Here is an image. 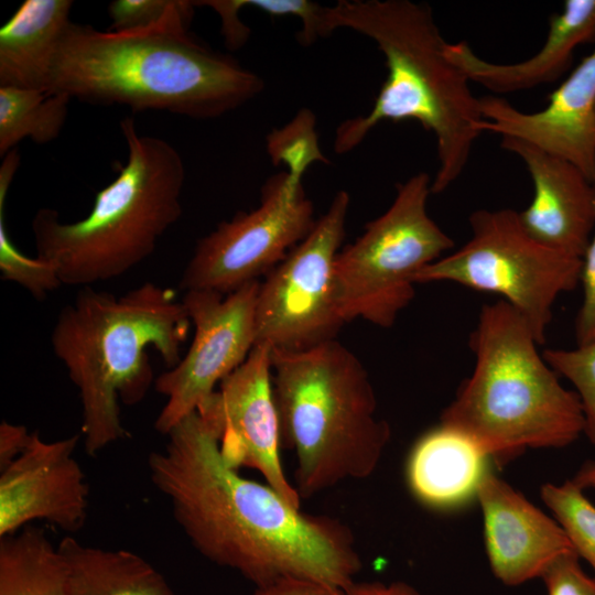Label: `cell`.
<instances>
[{
  "label": "cell",
  "mask_w": 595,
  "mask_h": 595,
  "mask_svg": "<svg viewBox=\"0 0 595 595\" xmlns=\"http://www.w3.org/2000/svg\"><path fill=\"white\" fill-rule=\"evenodd\" d=\"M166 436L164 448L149 455L150 478L204 558L255 586L299 577L344 591L356 581L363 562L349 527L305 513L267 483L242 477L197 412Z\"/></svg>",
  "instance_id": "obj_1"
},
{
  "label": "cell",
  "mask_w": 595,
  "mask_h": 595,
  "mask_svg": "<svg viewBox=\"0 0 595 595\" xmlns=\"http://www.w3.org/2000/svg\"><path fill=\"white\" fill-rule=\"evenodd\" d=\"M194 2L177 0L160 23L100 31L71 22L53 62L48 91L133 111L214 119L256 98L263 79L188 31Z\"/></svg>",
  "instance_id": "obj_2"
},
{
  "label": "cell",
  "mask_w": 595,
  "mask_h": 595,
  "mask_svg": "<svg viewBox=\"0 0 595 595\" xmlns=\"http://www.w3.org/2000/svg\"><path fill=\"white\" fill-rule=\"evenodd\" d=\"M339 28L372 40L388 72L370 111L337 127L334 151L354 150L381 121L415 120L436 142L431 192H444L464 172L484 118L469 79L446 55L447 42L430 7L410 0H339L326 6V36Z\"/></svg>",
  "instance_id": "obj_3"
},
{
  "label": "cell",
  "mask_w": 595,
  "mask_h": 595,
  "mask_svg": "<svg viewBox=\"0 0 595 595\" xmlns=\"http://www.w3.org/2000/svg\"><path fill=\"white\" fill-rule=\"evenodd\" d=\"M191 324L175 292L151 282L119 298L84 286L60 311L51 344L79 391L90 456L127 435L119 402L138 404L155 381L148 349L175 367Z\"/></svg>",
  "instance_id": "obj_4"
},
{
  "label": "cell",
  "mask_w": 595,
  "mask_h": 595,
  "mask_svg": "<svg viewBox=\"0 0 595 595\" xmlns=\"http://www.w3.org/2000/svg\"><path fill=\"white\" fill-rule=\"evenodd\" d=\"M538 345L506 301L483 304L469 335L473 372L440 424L470 439L488 457L574 443L585 430L581 399L562 386Z\"/></svg>",
  "instance_id": "obj_5"
},
{
  "label": "cell",
  "mask_w": 595,
  "mask_h": 595,
  "mask_svg": "<svg viewBox=\"0 0 595 595\" xmlns=\"http://www.w3.org/2000/svg\"><path fill=\"white\" fill-rule=\"evenodd\" d=\"M271 360L282 446L294 453L300 497L369 477L391 430L361 361L336 339L301 351L271 349Z\"/></svg>",
  "instance_id": "obj_6"
},
{
  "label": "cell",
  "mask_w": 595,
  "mask_h": 595,
  "mask_svg": "<svg viewBox=\"0 0 595 595\" xmlns=\"http://www.w3.org/2000/svg\"><path fill=\"white\" fill-rule=\"evenodd\" d=\"M126 165L100 190L90 213L63 223L52 208L32 220L36 257L52 263L67 285L89 286L128 272L155 249L182 215L185 167L167 141L138 132L133 118L120 121Z\"/></svg>",
  "instance_id": "obj_7"
},
{
  "label": "cell",
  "mask_w": 595,
  "mask_h": 595,
  "mask_svg": "<svg viewBox=\"0 0 595 595\" xmlns=\"http://www.w3.org/2000/svg\"><path fill=\"white\" fill-rule=\"evenodd\" d=\"M431 183L419 172L399 184L389 208L338 252L334 292L346 323L360 317L391 327L414 299L416 273L454 247L428 214Z\"/></svg>",
  "instance_id": "obj_8"
},
{
  "label": "cell",
  "mask_w": 595,
  "mask_h": 595,
  "mask_svg": "<svg viewBox=\"0 0 595 595\" xmlns=\"http://www.w3.org/2000/svg\"><path fill=\"white\" fill-rule=\"evenodd\" d=\"M469 225V240L420 270L415 283L446 281L496 293L544 344L556 299L580 283L582 259L533 239L510 208L475 210Z\"/></svg>",
  "instance_id": "obj_9"
},
{
  "label": "cell",
  "mask_w": 595,
  "mask_h": 595,
  "mask_svg": "<svg viewBox=\"0 0 595 595\" xmlns=\"http://www.w3.org/2000/svg\"><path fill=\"white\" fill-rule=\"evenodd\" d=\"M349 203V194L338 191L309 235L260 282L256 345L306 350L335 339L346 323L335 301L334 264Z\"/></svg>",
  "instance_id": "obj_10"
},
{
  "label": "cell",
  "mask_w": 595,
  "mask_h": 595,
  "mask_svg": "<svg viewBox=\"0 0 595 595\" xmlns=\"http://www.w3.org/2000/svg\"><path fill=\"white\" fill-rule=\"evenodd\" d=\"M316 223L302 178L282 171L262 185L259 205L199 239L180 288L229 294L267 275Z\"/></svg>",
  "instance_id": "obj_11"
},
{
  "label": "cell",
  "mask_w": 595,
  "mask_h": 595,
  "mask_svg": "<svg viewBox=\"0 0 595 595\" xmlns=\"http://www.w3.org/2000/svg\"><path fill=\"white\" fill-rule=\"evenodd\" d=\"M260 281L223 295L186 291L182 303L194 326L187 353L161 374L155 390L166 398L154 428L164 435L199 405L234 372L256 345V304Z\"/></svg>",
  "instance_id": "obj_12"
},
{
  "label": "cell",
  "mask_w": 595,
  "mask_h": 595,
  "mask_svg": "<svg viewBox=\"0 0 595 595\" xmlns=\"http://www.w3.org/2000/svg\"><path fill=\"white\" fill-rule=\"evenodd\" d=\"M197 413L214 433L230 466L259 472L288 502L301 507V497L286 478L281 462V428L268 345H255L246 360L199 405Z\"/></svg>",
  "instance_id": "obj_13"
},
{
  "label": "cell",
  "mask_w": 595,
  "mask_h": 595,
  "mask_svg": "<svg viewBox=\"0 0 595 595\" xmlns=\"http://www.w3.org/2000/svg\"><path fill=\"white\" fill-rule=\"evenodd\" d=\"M80 434L46 442L32 433L26 448L0 473V538L44 520L66 532L80 530L89 488L74 456Z\"/></svg>",
  "instance_id": "obj_14"
},
{
  "label": "cell",
  "mask_w": 595,
  "mask_h": 595,
  "mask_svg": "<svg viewBox=\"0 0 595 595\" xmlns=\"http://www.w3.org/2000/svg\"><path fill=\"white\" fill-rule=\"evenodd\" d=\"M479 130L513 137L576 165L595 183V50L549 96L545 108L524 112L497 96L479 98Z\"/></svg>",
  "instance_id": "obj_15"
},
{
  "label": "cell",
  "mask_w": 595,
  "mask_h": 595,
  "mask_svg": "<svg viewBox=\"0 0 595 595\" xmlns=\"http://www.w3.org/2000/svg\"><path fill=\"white\" fill-rule=\"evenodd\" d=\"M475 497L489 566L502 584L517 586L541 578L556 560L576 553L554 517L497 475L487 472Z\"/></svg>",
  "instance_id": "obj_16"
},
{
  "label": "cell",
  "mask_w": 595,
  "mask_h": 595,
  "mask_svg": "<svg viewBox=\"0 0 595 595\" xmlns=\"http://www.w3.org/2000/svg\"><path fill=\"white\" fill-rule=\"evenodd\" d=\"M500 147L521 159L532 180V201L518 212L524 230L582 259L595 229L594 183L572 162L521 139L501 137Z\"/></svg>",
  "instance_id": "obj_17"
},
{
  "label": "cell",
  "mask_w": 595,
  "mask_h": 595,
  "mask_svg": "<svg viewBox=\"0 0 595 595\" xmlns=\"http://www.w3.org/2000/svg\"><path fill=\"white\" fill-rule=\"evenodd\" d=\"M595 40V0H566L552 14L547 40L538 53L512 64L478 56L467 42L446 43L447 57L469 82L496 94L516 93L556 80L570 66L575 48Z\"/></svg>",
  "instance_id": "obj_18"
},
{
  "label": "cell",
  "mask_w": 595,
  "mask_h": 595,
  "mask_svg": "<svg viewBox=\"0 0 595 595\" xmlns=\"http://www.w3.org/2000/svg\"><path fill=\"white\" fill-rule=\"evenodd\" d=\"M488 456L470 439L440 424L422 435L407 463L412 494L424 505L447 509L476 496Z\"/></svg>",
  "instance_id": "obj_19"
},
{
  "label": "cell",
  "mask_w": 595,
  "mask_h": 595,
  "mask_svg": "<svg viewBox=\"0 0 595 595\" xmlns=\"http://www.w3.org/2000/svg\"><path fill=\"white\" fill-rule=\"evenodd\" d=\"M71 0H26L0 30V86L48 91Z\"/></svg>",
  "instance_id": "obj_20"
},
{
  "label": "cell",
  "mask_w": 595,
  "mask_h": 595,
  "mask_svg": "<svg viewBox=\"0 0 595 595\" xmlns=\"http://www.w3.org/2000/svg\"><path fill=\"white\" fill-rule=\"evenodd\" d=\"M57 545L67 567L69 595H175L165 577L132 551L91 547L71 536Z\"/></svg>",
  "instance_id": "obj_21"
},
{
  "label": "cell",
  "mask_w": 595,
  "mask_h": 595,
  "mask_svg": "<svg viewBox=\"0 0 595 595\" xmlns=\"http://www.w3.org/2000/svg\"><path fill=\"white\" fill-rule=\"evenodd\" d=\"M0 595H69L66 563L44 530L0 538Z\"/></svg>",
  "instance_id": "obj_22"
},
{
  "label": "cell",
  "mask_w": 595,
  "mask_h": 595,
  "mask_svg": "<svg viewBox=\"0 0 595 595\" xmlns=\"http://www.w3.org/2000/svg\"><path fill=\"white\" fill-rule=\"evenodd\" d=\"M71 100L63 93L0 86V155L26 138L39 144L56 139Z\"/></svg>",
  "instance_id": "obj_23"
},
{
  "label": "cell",
  "mask_w": 595,
  "mask_h": 595,
  "mask_svg": "<svg viewBox=\"0 0 595 595\" xmlns=\"http://www.w3.org/2000/svg\"><path fill=\"white\" fill-rule=\"evenodd\" d=\"M544 505L566 532L580 559L595 572V505L573 479L543 484Z\"/></svg>",
  "instance_id": "obj_24"
},
{
  "label": "cell",
  "mask_w": 595,
  "mask_h": 595,
  "mask_svg": "<svg viewBox=\"0 0 595 595\" xmlns=\"http://www.w3.org/2000/svg\"><path fill=\"white\" fill-rule=\"evenodd\" d=\"M15 170L0 169V272L4 281L14 282L25 289L36 300L44 299L58 289L63 282L56 268L37 257L29 258L11 241L6 226L4 206L9 186Z\"/></svg>",
  "instance_id": "obj_25"
},
{
  "label": "cell",
  "mask_w": 595,
  "mask_h": 595,
  "mask_svg": "<svg viewBox=\"0 0 595 595\" xmlns=\"http://www.w3.org/2000/svg\"><path fill=\"white\" fill-rule=\"evenodd\" d=\"M266 148L274 166L284 165L286 172L301 178L314 163L329 162L320 149L316 117L309 108L300 109L288 123L273 129L266 138Z\"/></svg>",
  "instance_id": "obj_26"
},
{
  "label": "cell",
  "mask_w": 595,
  "mask_h": 595,
  "mask_svg": "<svg viewBox=\"0 0 595 595\" xmlns=\"http://www.w3.org/2000/svg\"><path fill=\"white\" fill-rule=\"evenodd\" d=\"M542 357L574 386L584 410V435L595 446V343L573 349L547 348Z\"/></svg>",
  "instance_id": "obj_27"
},
{
  "label": "cell",
  "mask_w": 595,
  "mask_h": 595,
  "mask_svg": "<svg viewBox=\"0 0 595 595\" xmlns=\"http://www.w3.org/2000/svg\"><path fill=\"white\" fill-rule=\"evenodd\" d=\"M246 7L259 9L272 17L292 15L300 19L301 31L296 39L303 46H310L325 33V9L310 0H245Z\"/></svg>",
  "instance_id": "obj_28"
},
{
  "label": "cell",
  "mask_w": 595,
  "mask_h": 595,
  "mask_svg": "<svg viewBox=\"0 0 595 595\" xmlns=\"http://www.w3.org/2000/svg\"><path fill=\"white\" fill-rule=\"evenodd\" d=\"M177 0H115L108 6L110 31L148 29L163 21Z\"/></svg>",
  "instance_id": "obj_29"
},
{
  "label": "cell",
  "mask_w": 595,
  "mask_h": 595,
  "mask_svg": "<svg viewBox=\"0 0 595 595\" xmlns=\"http://www.w3.org/2000/svg\"><path fill=\"white\" fill-rule=\"evenodd\" d=\"M541 580L548 595H595V576L585 573L576 553L556 560Z\"/></svg>",
  "instance_id": "obj_30"
},
{
  "label": "cell",
  "mask_w": 595,
  "mask_h": 595,
  "mask_svg": "<svg viewBox=\"0 0 595 595\" xmlns=\"http://www.w3.org/2000/svg\"><path fill=\"white\" fill-rule=\"evenodd\" d=\"M580 283L583 301L575 321V339L577 346H586L595 343V229L582 258Z\"/></svg>",
  "instance_id": "obj_31"
},
{
  "label": "cell",
  "mask_w": 595,
  "mask_h": 595,
  "mask_svg": "<svg viewBox=\"0 0 595 595\" xmlns=\"http://www.w3.org/2000/svg\"><path fill=\"white\" fill-rule=\"evenodd\" d=\"M196 6H205L216 11L221 20V34L229 50H239L248 41L250 29L239 19V12L246 8L245 0H208L193 1Z\"/></svg>",
  "instance_id": "obj_32"
},
{
  "label": "cell",
  "mask_w": 595,
  "mask_h": 595,
  "mask_svg": "<svg viewBox=\"0 0 595 595\" xmlns=\"http://www.w3.org/2000/svg\"><path fill=\"white\" fill-rule=\"evenodd\" d=\"M252 595H344V591L313 580L283 577L256 586Z\"/></svg>",
  "instance_id": "obj_33"
},
{
  "label": "cell",
  "mask_w": 595,
  "mask_h": 595,
  "mask_svg": "<svg viewBox=\"0 0 595 595\" xmlns=\"http://www.w3.org/2000/svg\"><path fill=\"white\" fill-rule=\"evenodd\" d=\"M32 433L24 425L2 421L0 424V469L14 461L29 445Z\"/></svg>",
  "instance_id": "obj_34"
},
{
  "label": "cell",
  "mask_w": 595,
  "mask_h": 595,
  "mask_svg": "<svg viewBox=\"0 0 595 595\" xmlns=\"http://www.w3.org/2000/svg\"><path fill=\"white\" fill-rule=\"evenodd\" d=\"M344 595H421L411 584L403 581L383 583L379 581H355L344 589Z\"/></svg>",
  "instance_id": "obj_35"
},
{
  "label": "cell",
  "mask_w": 595,
  "mask_h": 595,
  "mask_svg": "<svg viewBox=\"0 0 595 595\" xmlns=\"http://www.w3.org/2000/svg\"><path fill=\"white\" fill-rule=\"evenodd\" d=\"M572 479L584 490H595V462L589 461L582 465Z\"/></svg>",
  "instance_id": "obj_36"
}]
</instances>
